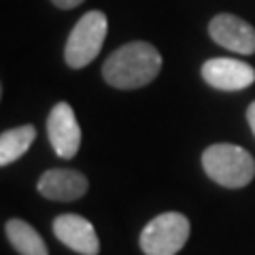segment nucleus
<instances>
[{"label": "nucleus", "instance_id": "obj_1", "mask_svg": "<svg viewBox=\"0 0 255 255\" xmlns=\"http://www.w3.org/2000/svg\"><path fill=\"white\" fill-rule=\"evenodd\" d=\"M162 70V55L151 43L132 41L115 49L102 64V77L115 90H138Z\"/></svg>", "mask_w": 255, "mask_h": 255}, {"label": "nucleus", "instance_id": "obj_2", "mask_svg": "<svg viewBox=\"0 0 255 255\" xmlns=\"http://www.w3.org/2000/svg\"><path fill=\"white\" fill-rule=\"evenodd\" d=\"M202 168L206 177L217 185L241 189L249 185L255 177V159L243 147L217 142L202 153Z\"/></svg>", "mask_w": 255, "mask_h": 255}, {"label": "nucleus", "instance_id": "obj_3", "mask_svg": "<svg viewBox=\"0 0 255 255\" xmlns=\"http://www.w3.org/2000/svg\"><path fill=\"white\" fill-rule=\"evenodd\" d=\"M109 21L102 11H90L75 23L70 30L66 47H64V60L70 68H85L96 60L107 38Z\"/></svg>", "mask_w": 255, "mask_h": 255}, {"label": "nucleus", "instance_id": "obj_4", "mask_svg": "<svg viewBox=\"0 0 255 255\" xmlns=\"http://www.w3.org/2000/svg\"><path fill=\"white\" fill-rule=\"evenodd\" d=\"M189 238V219L181 213H162L140 232L145 255H177Z\"/></svg>", "mask_w": 255, "mask_h": 255}, {"label": "nucleus", "instance_id": "obj_5", "mask_svg": "<svg viewBox=\"0 0 255 255\" xmlns=\"http://www.w3.org/2000/svg\"><path fill=\"white\" fill-rule=\"evenodd\" d=\"M47 136L53 151L64 159L77 155L81 147V128L68 102H58L47 117Z\"/></svg>", "mask_w": 255, "mask_h": 255}, {"label": "nucleus", "instance_id": "obj_6", "mask_svg": "<svg viewBox=\"0 0 255 255\" xmlns=\"http://www.w3.org/2000/svg\"><path fill=\"white\" fill-rule=\"evenodd\" d=\"M209 34L223 49H230L241 55L255 53V28L236 15L219 13L209 23Z\"/></svg>", "mask_w": 255, "mask_h": 255}, {"label": "nucleus", "instance_id": "obj_7", "mask_svg": "<svg viewBox=\"0 0 255 255\" xmlns=\"http://www.w3.org/2000/svg\"><path fill=\"white\" fill-rule=\"evenodd\" d=\"M202 79L215 90L238 92L255 81V70L247 62L234 58H213L202 64Z\"/></svg>", "mask_w": 255, "mask_h": 255}, {"label": "nucleus", "instance_id": "obj_8", "mask_svg": "<svg viewBox=\"0 0 255 255\" xmlns=\"http://www.w3.org/2000/svg\"><path fill=\"white\" fill-rule=\"evenodd\" d=\"M53 234L60 243H64L68 249H73L81 255H98L100 243L98 234L90 221L81 215L68 213L53 219Z\"/></svg>", "mask_w": 255, "mask_h": 255}, {"label": "nucleus", "instance_id": "obj_9", "mask_svg": "<svg viewBox=\"0 0 255 255\" xmlns=\"http://www.w3.org/2000/svg\"><path fill=\"white\" fill-rule=\"evenodd\" d=\"M87 183L85 174H81L79 170H70V168H51L41 174L38 179V194L47 200L53 202H75L79 198L85 196Z\"/></svg>", "mask_w": 255, "mask_h": 255}, {"label": "nucleus", "instance_id": "obj_10", "mask_svg": "<svg viewBox=\"0 0 255 255\" xmlns=\"http://www.w3.org/2000/svg\"><path fill=\"white\" fill-rule=\"evenodd\" d=\"M4 234L19 255H49L45 241L28 221L9 219L4 223Z\"/></svg>", "mask_w": 255, "mask_h": 255}, {"label": "nucleus", "instance_id": "obj_11", "mask_svg": "<svg viewBox=\"0 0 255 255\" xmlns=\"http://www.w3.org/2000/svg\"><path fill=\"white\" fill-rule=\"evenodd\" d=\"M34 138H36V130L30 124L2 132V136H0V164L9 166L13 162H17L30 149Z\"/></svg>", "mask_w": 255, "mask_h": 255}, {"label": "nucleus", "instance_id": "obj_12", "mask_svg": "<svg viewBox=\"0 0 255 255\" xmlns=\"http://www.w3.org/2000/svg\"><path fill=\"white\" fill-rule=\"evenodd\" d=\"M51 2L58 6V9H66L68 11V9H75V6H79L83 0H51Z\"/></svg>", "mask_w": 255, "mask_h": 255}, {"label": "nucleus", "instance_id": "obj_13", "mask_svg": "<svg viewBox=\"0 0 255 255\" xmlns=\"http://www.w3.org/2000/svg\"><path fill=\"white\" fill-rule=\"evenodd\" d=\"M247 122H249V128H251V132L255 136V100L249 105V109H247Z\"/></svg>", "mask_w": 255, "mask_h": 255}]
</instances>
